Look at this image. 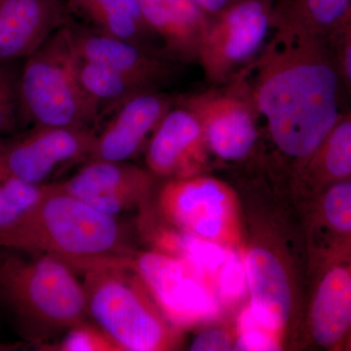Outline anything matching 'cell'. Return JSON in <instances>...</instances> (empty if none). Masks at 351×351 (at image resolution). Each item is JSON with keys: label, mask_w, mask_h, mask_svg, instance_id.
Segmentation results:
<instances>
[{"label": "cell", "mask_w": 351, "mask_h": 351, "mask_svg": "<svg viewBox=\"0 0 351 351\" xmlns=\"http://www.w3.org/2000/svg\"><path fill=\"white\" fill-rule=\"evenodd\" d=\"M256 69V110L279 151L302 165L348 113L341 103L346 84L331 44L288 7L277 10Z\"/></svg>", "instance_id": "cell-1"}, {"label": "cell", "mask_w": 351, "mask_h": 351, "mask_svg": "<svg viewBox=\"0 0 351 351\" xmlns=\"http://www.w3.org/2000/svg\"><path fill=\"white\" fill-rule=\"evenodd\" d=\"M0 247L50 256L75 274L130 260L128 232L117 217L90 206L60 182L19 223L0 233Z\"/></svg>", "instance_id": "cell-2"}, {"label": "cell", "mask_w": 351, "mask_h": 351, "mask_svg": "<svg viewBox=\"0 0 351 351\" xmlns=\"http://www.w3.org/2000/svg\"><path fill=\"white\" fill-rule=\"evenodd\" d=\"M0 247V300L34 341L69 330L88 316L83 283L66 263Z\"/></svg>", "instance_id": "cell-3"}, {"label": "cell", "mask_w": 351, "mask_h": 351, "mask_svg": "<svg viewBox=\"0 0 351 351\" xmlns=\"http://www.w3.org/2000/svg\"><path fill=\"white\" fill-rule=\"evenodd\" d=\"M130 260L83 274L88 316L120 351L177 350L182 330L164 315Z\"/></svg>", "instance_id": "cell-4"}, {"label": "cell", "mask_w": 351, "mask_h": 351, "mask_svg": "<svg viewBox=\"0 0 351 351\" xmlns=\"http://www.w3.org/2000/svg\"><path fill=\"white\" fill-rule=\"evenodd\" d=\"M69 23L25 59L20 73L21 115L34 126L93 129L101 114L80 82Z\"/></svg>", "instance_id": "cell-5"}, {"label": "cell", "mask_w": 351, "mask_h": 351, "mask_svg": "<svg viewBox=\"0 0 351 351\" xmlns=\"http://www.w3.org/2000/svg\"><path fill=\"white\" fill-rule=\"evenodd\" d=\"M159 214L172 228L211 243L242 252L246 237L239 195L226 182L196 175L166 182Z\"/></svg>", "instance_id": "cell-6"}, {"label": "cell", "mask_w": 351, "mask_h": 351, "mask_svg": "<svg viewBox=\"0 0 351 351\" xmlns=\"http://www.w3.org/2000/svg\"><path fill=\"white\" fill-rule=\"evenodd\" d=\"M130 265L164 315L182 331L216 322L223 314L213 286L186 261L151 250L135 252Z\"/></svg>", "instance_id": "cell-7"}, {"label": "cell", "mask_w": 351, "mask_h": 351, "mask_svg": "<svg viewBox=\"0 0 351 351\" xmlns=\"http://www.w3.org/2000/svg\"><path fill=\"white\" fill-rule=\"evenodd\" d=\"M274 0H237L209 20L197 61L210 82H225L260 56L276 25Z\"/></svg>", "instance_id": "cell-8"}, {"label": "cell", "mask_w": 351, "mask_h": 351, "mask_svg": "<svg viewBox=\"0 0 351 351\" xmlns=\"http://www.w3.org/2000/svg\"><path fill=\"white\" fill-rule=\"evenodd\" d=\"M242 255L252 313L284 346L297 298L289 258L263 232L246 239Z\"/></svg>", "instance_id": "cell-9"}, {"label": "cell", "mask_w": 351, "mask_h": 351, "mask_svg": "<svg viewBox=\"0 0 351 351\" xmlns=\"http://www.w3.org/2000/svg\"><path fill=\"white\" fill-rule=\"evenodd\" d=\"M96 136L93 129L34 126L24 137L0 145V181L47 184L58 170L89 158Z\"/></svg>", "instance_id": "cell-10"}, {"label": "cell", "mask_w": 351, "mask_h": 351, "mask_svg": "<svg viewBox=\"0 0 351 351\" xmlns=\"http://www.w3.org/2000/svg\"><path fill=\"white\" fill-rule=\"evenodd\" d=\"M307 202L306 270L315 281L332 265L351 256V178L330 184Z\"/></svg>", "instance_id": "cell-11"}, {"label": "cell", "mask_w": 351, "mask_h": 351, "mask_svg": "<svg viewBox=\"0 0 351 351\" xmlns=\"http://www.w3.org/2000/svg\"><path fill=\"white\" fill-rule=\"evenodd\" d=\"M154 177L128 161L91 160L60 186L90 206L117 217L149 203Z\"/></svg>", "instance_id": "cell-12"}, {"label": "cell", "mask_w": 351, "mask_h": 351, "mask_svg": "<svg viewBox=\"0 0 351 351\" xmlns=\"http://www.w3.org/2000/svg\"><path fill=\"white\" fill-rule=\"evenodd\" d=\"M199 120L209 152L226 161L243 160L257 142L255 106L242 96L207 92L181 99Z\"/></svg>", "instance_id": "cell-13"}, {"label": "cell", "mask_w": 351, "mask_h": 351, "mask_svg": "<svg viewBox=\"0 0 351 351\" xmlns=\"http://www.w3.org/2000/svg\"><path fill=\"white\" fill-rule=\"evenodd\" d=\"M208 149L199 120L188 108H171L152 134L145 147V163L157 177L184 179L203 174Z\"/></svg>", "instance_id": "cell-14"}, {"label": "cell", "mask_w": 351, "mask_h": 351, "mask_svg": "<svg viewBox=\"0 0 351 351\" xmlns=\"http://www.w3.org/2000/svg\"><path fill=\"white\" fill-rule=\"evenodd\" d=\"M76 54L82 61L103 66L156 89L169 80L170 60L154 48L69 23Z\"/></svg>", "instance_id": "cell-15"}, {"label": "cell", "mask_w": 351, "mask_h": 351, "mask_svg": "<svg viewBox=\"0 0 351 351\" xmlns=\"http://www.w3.org/2000/svg\"><path fill=\"white\" fill-rule=\"evenodd\" d=\"M173 107L172 99L157 90L133 97L115 112L112 121L96 136L88 159L128 161L133 158Z\"/></svg>", "instance_id": "cell-16"}, {"label": "cell", "mask_w": 351, "mask_h": 351, "mask_svg": "<svg viewBox=\"0 0 351 351\" xmlns=\"http://www.w3.org/2000/svg\"><path fill=\"white\" fill-rule=\"evenodd\" d=\"M309 343L327 350H343L351 332V256L315 279L304 322Z\"/></svg>", "instance_id": "cell-17"}, {"label": "cell", "mask_w": 351, "mask_h": 351, "mask_svg": "<svg viewBox=\"0 0 351 351\" xmlns=\"http://www.w3.org/2000/svg\"><path fill=\"white\" fill-rule=\"evenodd\" d=\"M61 0H0V63L27 59L68 24Z\"/></svg>", "instance_id": "cell-18"}, {"label": "cell", "mask_w": 351, "mask_h": 351, "mask_svg": "<svg viewBox=\"0 0 351 351\" xmlns=\"http://www.w3.org/2000/svg\"><path fill=\"white\" fill-rule=\"evenodd\" d=\"M143 17L170 57L197 61L209 18L193 0H137Z\"/></svg>", "instance_id": "cell-19"}, {"label": "cell", "mask_w": 351, "mask_h": 351, "mask_svg": "<svg viewBox=\"0 0 351 351\" xmlns=\"http://www.w3.org/2000/svg\"><path fill=\"white\" fill-rule=\"evenodd\" d=\"M351 178V112L328 134L315 152L299 166L295 189L309 201L330 184Z\"/></svg>", "instance_id": "cell-20"}, {"label": "cell", "mask_w": 351, "mask_h": 351, "mask_svg": "<svg viewBox=\"0 0 351 351\" xmlns=\"http://www.w3.org/2000/svg\"><path fill=\"white\" fill-rule=\"evenodd\" d=\"M66 5L89 27L108 36L151 48L152 40L158 39L145 23L137 0H68Z\"/></svg>", "instance_id": "cell-21"}, {"label": "cell", "mask_w": 351, "mask_h": 351, "mask_svg": "<svg viewBox=\"0 0 351 351\" xmlns=\"http://www.w3.org/2000/svg\"><path fill=\"white\" fill-rule=\"evenodd\" d=\"M78 76L101 115L117 112L127 101L143 92L156 90L110 69L87 63L80 58Z\"/></svg>", "instance_id": "cell-22"}, {"label": "cell", "mask_w": 351, "mask_h": 351, "mask_svg": "<svg viewBox=\"0 0 351 351\" xmlns=\"http://www.w3.org/2000/svg\"><path fill=\"white\" fill-rule=\"evenodd\" d=\"M55 184H31L17 179L0 181V233L19 223L53 191Z\"/></svg>", "instance_id": "cell-23"}, {"label": "cell", "mask_w": 351, "mask_h": 351, "mask_svg": "<svg viewBox=\"0 0 351 351\" xmlns=\"http://www.w3.org/2000/svg\"><path fill=\"white\" fill-rule=\"evenodd\" d=\"M288 8L318 36H332L350 12L351 0H294Z\"/></svg>", "instance_id": "cell-24"}, {"label": "cell", "mask_w": 351, "mask_h": 351, "mask_svg": "<svg viewBox=\"0 0 351 351\" xmlns=\"http://www.w3.org/2000/svg\"><path fill=\"white\" fill-rule=\"evenodd\" d=\"M235 350H280L284 346L256 319L248 304L242 307L234 324Z\"/></svg>", "instance_id": "cell-25"}, {"label": "cell", "mask_w": 351, "mask_h": 351, "mask_svg": "<svg viewBox=\"0 0 351 351\" xmlns=\"http://www.w3.org/2000/svg\"><path fill=\"white\" fill-rule=\"evenodd\" d=\"M20 73L14 63H0V135L13 130L21 117Z\"/></svg>", "instance_id": "cell-26"}, {"label": "cell", "mask_w": 351, "mask_h": 351, "mask_svg": "<svg viewBox=\"0 0 351 351\" xmlns=\"http://www.w3.org/2000/svg\"><path fill=\"white\" fill-rule=\"evenodd\" d=\"M62 351H120L100 328L86 322L71 328L63 341L53 348Z\"/></svg>", "instance_id": "cell-27"}, {"label": "cell", "mask_w": 351, "mask_h": 351, "mask_svg": "<svg viewBox=\"0 0 351 351\" xmlns=\"http://www.w3.org/2000/svg\"><path fill=\"white\" fill-rule=\"evenodd\" d=\"M343 82L351 95V8L329 39Z\"/></svg>", "instance_id": "cell-28"}, {"label": "cell", "mask_w": 351, "mask_h": 351, "mask_svg": "<svg viewBox=\"0 0 351 351\" xmlns=\"http://www.w3.org/2000/svg\"><path fill=\"white\" fill-rule=\"evenodd\" d=\"M235 346L237 335L234 325L232 327H210L196 335L189 346V350H235Z\"/></svg>", "instance_id": "cell-29"}, {"label": "cell", "mask_w": 351, "mask_h": 351, "mask_svg": "<svg viewBox=\"0 0 351 351\" xmlns=\"http://www.w3.org/2000/svg\"><path fill=\"white\" fill-rule=\"evenodd\" d=\"M198 7L210 19L216 17L219 13L232 5L237 0H193Z\"/></svg>", "instance_id": "cell-30"}, {"label": "cell", "mask_w": 351, "mask_h": 351, "mask_svg": "<svg viewBox=\"0 0 351 351\" xmlns=\"http://www.w3.org/2000/svg\"><path fill=\"white\" fill-rule=\"evenodd\" d=\"M343 350H351V332L350 336H348V339H346L345 346H343Z\"/></svg>", "instance_id": "cell-31"}]
</instances>
